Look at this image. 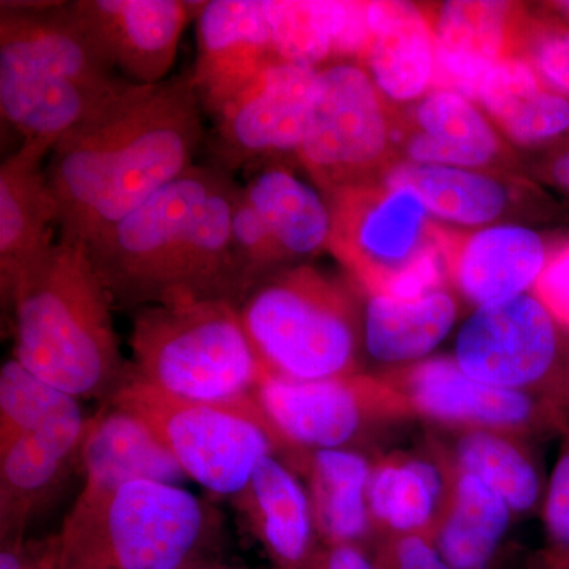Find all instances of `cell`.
I'll return each instance as SVG.
<instances>
[{
	"label": "cell",
	"mask_w": 569,
	"mask_h": 569,
	"mask_svg": "<svg viewBox=\"0 0 569 569\" xmlns=\"http://www.w3.org/2000/svg\"><path fill=\"white\" fill-rule=\"evenodd\" d=\"M200 99L189 73L132 84L48 157L59 233L89 246L194 167L203 141Z\"/></svg>",
	"instance_id": "cell-1"
},
{
	"label": "cell",
	"mask_w": 569,
	"mask_h": 569,
	"mask_svg": "<svg viewBox=\"0 0 569 569\" xmlns=\"http://www.w3.org/2000/svg\"><path fill=\"white\" fill-rule=\"evenodd\" d=\"M238 183L220 168H190L88 247L116 310L228 299L241 279L231 249Z\"/></svg>",
	"instance_id": "cell-2"
},
{
	"label": "cell",
	"mask_w": 569,
	"mask_h": 569,
	"mask_svg": "<svg viewBox=\"0 0 569 569\" xmlns=\"http://www.w3.org/2000/svg\"><path fill=\"white\" fill-rule=\"evenodd\" d=\"M6 307L13 358L51 387L104 402L129 380L132 365L119 347L114 302L80 241L59 234L18 279Z\"/></svg>",
	"instance_id": "cell-3"
},
{
	"label": "cell",
	"mask_w": 569,
	"mask_h": 569,
	"mask_svg": "<svg viewBox=\"0 0 569 569\" xmlns=\"http://www.w3.org/2000/svg\"><path fill=\"white\" fill-rule=\"evenodd\" d=\"M0 6V114L21 142L58 144L133 84L93 43L73 3Z\"/></svg>",
	"instance_id": "cell-4"
},
{
	"label": "cell",
	"mask_w": 569,
	"mask_h": 569,
	"mask_svg": "<svg viewBox=\"0 0 569 569\" xmlns=\"http://www.w3.org/2000/svg\"><path fill=\"white\" fill-rule=\"evenodd\" d=\"M219 511L182 486L132 481L81 493L56 537V569H183L220 533Z\"/></svg>",
	"instance_id": "cell-5"
},
{
	"label": "cell",
	"mask_w": 569,
	"mask_h": 569,
	"mask_svg": "<svg viewBox=\"0 0 569 569\" xmlns=\"http://www.w3.org/2000/svg\"><path fill=\"white\" fill-rule=\"evenodd\" d=\"M130 347L138 380L192 402L254 399L268 376L228 299L142 307L133 312Z\"/></svg>",
	"instance_id": "cell-6"
},
{
	"label": "cell",
	"mask_w": 569,
	"mask_h": 569,
	"mask_svg": "<svg viewBox=\"0 0 569 569\" xmlns=\"http://www.w3.org/2000/svg\"><path fill=\"white\" fill-rule=\"evenodd\" d=\"M238 307L268 376L316 381L361 372L362 325L355 299L312 266H290L264 277Z\"/></svg>",
	"instance_id": "cell-7"
},
{
	"label": "cell",
	"mask_w": 569,
	"mask_h": 569,
	"mask_svg": "<svg viewBox=\"0 0 569 569\" xmlns=\"http://www.w3.org/2000/svg\"><path fill=\"white\" fill-rule=\"evenodd\" d=\"M328 197V247L367 295L415 299L441 290L449 247L413 190L367 182Z\"/></svg>",
	"instance_id": "cell-8"
},
{
	"label": "cell",
	"mask_w": 569,
	"mask_h": 569,
	"mask_svg": "<svg viewBox=\"0 0 569 569\" xmlns=\"http://www.w3.org/2000/svg\"><path fill=\"white\" fill-rule=\"evenodd\" d=\"M108 400L140 417L187 478L216 496H238L261 460L284 458L282 440L257 399L192 402L164 395L132 372Z\"/></svg>",
	"instance_id": "cell-9"
},
{
	"label": "cell",
	"mask_w": 569,
	"mask_h": 569,
	"mask_svg": "<svg viewBox=\"0 0 569 569\" xmlns=\"http://www.w3.org/2000/svg\"><path fill=\"white\" fill-rule=\"evenodd\" d=\"M254 399L282 440L284 462L299 452L356 449L415 419L381 373L316 381L266 376Z\"/></svg>",
	"instance_id": "cell-10"
},
{
	"label": "cell",
	"mask_w": 569,
	"mask_h": 569,
	"mask_svg": "<svg viewBox=\"0 0 569 569\" xmlns=\"http://www.w3.org/2000/svg\"><path fill=\"white\" fill-rule=\"evenodd\" d=\"M455 359L479 381L569 411V331L535 295L475 310Z\"/></svg>",
	"instance_id": "cell-11"
},
{
	"label": "cell",
	"mask_w": 569,
	"mask_h": 569,
	"mask_svg": "<svg viewBox=\"0 0 569 569\" xmlns=\"http://www.w3.org/2000/svg\"><path fill=\"white\" fill-rule=\"evenodd\" d=\"M389 130L380 91L362 67L318 70L299 160L326 193L367 183L387 156Z\"/></svg>",
	"instance_id": "cell-12"
},
{
	"label": "cell",
	"mask_w": 569,
	"mask_h": 569,
	"mask_svg": "<svg viewBox=\"0 0 569 569\" xmlns=\"http://www.w3.org/2000/svg\"><path fill=\"white\" fill-rule=\"evenodd\" d=\"M403 396L415 419L460 430H497L531 438L563 436L565 408L492 387L468 376L455 358H433L381 373Z\"/></svg>",
	"instance_id": "cell-13"
},
{
	"label": "cell",
	"mask_w": 569,
	"mask_h": 569,
	"mask_svg": "<svg viewBox=\"0 0 569 569\" xmlns=\"http://www.w3.org/2000/svg\"><path fill=\"white\" fill-rule=\"evenodd\" d=\"M318 70L277 62L213 116L212 152L220 170L252 171L272 157L298 156Z\"/></svg>",
	"instance_id": "cell-14"
},
{
	"label": "cell",
	"mask_w": 569,
	"mask_h": 569,
	"mask_svg": "<svg viewBox=\"0 0 569 569\" xmlns=\"http://www.w3.org/2000/svg\"><path fill=\"white\" fill-rule=\"evenodd\" d=\"M277 62L283 61L272 39L268 0L203 2L190 71L203 111L213 118Z\"/></svg>",
	"instance_id": "cell-15"
},
{
	"label": "cell",
	"mask_w": 569,
	"mask_h": 569,
	"mask_svg": "<svg viewBox=\"0 0 569 569\" xmlns=\"http://www.w3.org/2000/svg\"><path fill=\"white\" fill-rule=\"evenodd\" d=\"M93 43L133 84L168 80L187 22L203 2L182 0H74Z\"/></svg>",
	"instance_id": "cell-16"
},
{
	"label": "cell",
	"mask_w": 569,
	"mask_h": 569,
	"mask_svg": "<svg viewBox=\"0 0 569 569\" xmlns=\"http://www.w3.org/2000/svg\"><path fill=\"white\" fill-rule=\"evenodd\" d=\"M74 400L50 421L0 447V533L22 541L24 531L80 466L88 419Z\"/></svg>",
	"instance_id": "cell-17"
},
{
	"label": "cell",
	"mask_w": 569,
	"mask_h": 569,
	"mask_svg": "<svg viewBox=\"0 0 569 569\" xmlns=\"http://www.w3.org/2000/svg\"><path fill=\"white\" fill-rule=\"evenodd\" d=\"M54 146L22 141L0 164V290L7 301L18 279L40 261L61 223L44 160Z\"/></svg>",
	"instance_id": "cell-18"
},
{
	"label": "cell",
	"mask_w": 569,
	"mask_h": 569,
	"mask_svg": "<svg viewBox=\"0 0 569 569\" xmlns=\"http://www.w3.org/2000/svg\"><path fill=\"white\" fill-rule=\"evenodd\" d=\"M449 467L429 440L422 451H395L373 459L369 515L381 539H433L449 492Z\"/></svg>",
	"instance_id": "cell-19"
},
{
	"label": "cell",
	"mask_w": 569,
	"mask_h": 569,
	"mask_svg": "<svg viewBox=\"0 0 569 569\" xmlns=\"http://www.w3.org/2000/svg\"><path fill=\"white\" fill-rule=\"evenodd\" d=\"M234 507L279 569H305L317 552V526L302 478L277 456L261 460Z\"/></svg>",
	"instance_id": "cell-20"
},
{
	"label": "cell",
	"mask_w": 569,
	"mask_h": 569,
	"mask_svg": "<svg viewBox=\"0 0 569 569\" xmlns=\"http://www.w3.org/2000/svg\"><path fill=\"white\" fill-rule=\"evenodd\" d=\"M436 41L433 84L477 100L479 86L492 67L511 58L515 7L507 2H447L432 26Z\"/></svg>",
	"instance_id": "cell-21"
},
{
	"label": "cell",
	"mask_w": 569,
	"mask_h": 569,
	"mask_svg": "<svg viewBox=\"0 0 569 569\" xmlns=\"http://www.w3.org/2000/svg\"><path fill=\"white\" fill-rule=\"evenodd\" d=\"M80 468L81 493L107 492L132 481L181 486L189 479L151 427L111 400L88 419Z\"/></svg>",
	"instance_id": "cell-22"
},
{
	"label": "cell",
	"mask_w": 569,
	"mask_h": 569,
	"mask_svg": "<svg viewBox=\"0 0 569 569\" xmlns=\"http://www.w3.org/2000/svg\"><path fill=\"white\" fill-rule=\"evenodd\" d=\"M548 261L541 236L529 228L500 224L478 231L452 249L448 276L479 309L526 295Z\"/></svg>",
	"instance_id": "cell-23"
},
{
	"label": "cell",
	"mask_w": 569,
	"mask_h": 569,
	"mask_svg": "<svg viewBox=\"0 0 569 569\" xmlns=\"http://www.w3.org/2000/svg\"><path fill=\"white\" fill-rule=\"evenodd\" d=\"M288 466L305 481L325 546L365 545L372 537L369 482L373 459L355 448L299 452Z\"/></svg>",
	"instance_id": "cell-24"
},
{
	"label": "cell",
	"mask_w": 569,
	"mask_h": 569,
	"mask_svg": "<svg viewBox=\"0 0 569 569\" xmlns=\"http://www.w3.org/2000/svg\"><path fill=\"white\" fill-rule=\"evenodd\" d=\"M370 39L362 58L378 91L406 102L429 89L436 74L432 24L407 2H369Z\"/></svg>",
	"instance_id": "cell-25"
},
{
	"label": "cell",
	"mask_w": 569,
	"mask_h": 569,
	"mask_svg": "<svg viewBox=\"0 0 569 569\" xmlns=\"http://www.w3.org/2000/svg\"><path fill=\"white\" fill-rule=\"evenodd\" d=\"M242 190L271 236L283 268L329 246L331 208L283 164L254 168Z\"/></svg>",
	"instance_id": "cell-26"
},
{
	"label": "cell",
	"mask_w": 569,
	"mask_h": 569,
	"mask_svg": "<svg viewBox=\"0 0 569 569\" xmlns=\"http://www.w3.org/2000/svg\"><path fill=\"white\" fill-rule=\"evenodd\" d=\"M456 470L466 471L496 490L515 518L533 515L545 503V482L531 438L497 430L448 432L430 438Z\"/></svg>",
	"instance_id": "cell-27"
},
{
	"label": "cell",
	"mask_w": 569,
	"mask_h": 569,
	"mask_svg": "<svg viewBox=\"0 0 569 569\" xmlns=\"http://www.w3.org/2000/svg\"><path fill=\"white\" fill-rule=\"evenodd\" d=\"M268 13L283 62L318 69L331 56H362L369 43V2L268 0Z\"/></svg>",
	"instance_id": "cell-28"
},
{
	"label": "cell",
	"mask_w": 569,
	"mask_h": 569,
	"mask_svg": "<svg viewBox=\"0 0 569 569\" xmlns=\"http://www.w3.org/2000/svg\"><path fill=\"white\" fill-rule=\"evenodd\" d=\"M448 467L451 478L447 505L433 533V545L452 569H489L515 515L485 481L449 463Z\"/></svg>",
	"instance_id": "cell-29"
},
{
	"label": "cell",
	"mask_w": 569,
	"mask_h": 569,
	"mask_svg": "<svg viewBox=\"0 0 569 569\" xmlns=\"http://www.w3.org/2000/svg\"><path fill=\"white\" fill-rule=\"evenodd\" d=\"M456 317L458 307L443 288L415 299L369 296L362 343L381 365H415L449 335Z\"/></svg>",
	"instance_id": "cell-30"
},
{
	"label": "cell",
	"mask_w": 569,
	"mask_h": 569,
	"mask_svg": "<svg viewBox=\"0 0 569 569\" xmlns=\"http://www.w3.org/2000/svg\"><path fill=\"white\" fill-rule=\"evenodd\" d=\"M477 100L520 144L563 140L569 134V99L549 89L527 59L511 56L492 67Z\"/></svg>",
	"instance_id": "cell-31"
},
{
	"label": "cell",
	"mask_w": 569,
	"mask_h": 569,
	"mask_svg": "<svg viewBox=\"0 0 569 569\" xmlns=\"http://www.w3.org/2000/svg\"><path fill=\"white\" fill-rule=\"evenodd\" d=\"M419 132L407 141L411 162L477 168L498 152V138L475 104L458 92L436 89L417 110Z\"/></svg>",
	"instance_id": "cell-32"
},
{
	"label": "cell",
	"mask_w": 569,
	"mask_h": 569,
	"mask_svg": "<svg viewBox=\"0 0 569 569\" xmlns=\"http://www.w3.org/2000/svg\"><path fill=\"white\" fill-rule=\"evenodd\" d=\"M385 183L413 190L427 211L448 222H492L507 206V192L500 182L467 168L400 163L389 171Z\"/></svg>",
	"instance_id": "cell-33"
},
{
	"label": "cell",
	"mask_w": 569,
	"mask_h": 569,
	"mask_svg": "<svg viewBox=\"0 0 569 569\" xmlns=\"http://www.w3.org/2000/svg\"><path fill=\"white\" fill-rule=\"evenodd\" d=\"M73 400L17 359H7L0 369V447L50 421Z\"/></svg>",
	"instance_id": "cell-34"
},
{
	"label": "cell",
	"mask_w": 569,
	"mask_h": 569,
	"mask_svg": "<svg viewBox=\"0 0 569 569\" xmlns=\"http://www.w3.org/2000/svg\"><path fill=\"white\" fill-rule=\"evenodd\" d=\"M526 52L542 82L569 99V26L553 14L538 18L526 32Z\"/></svg>",
	"instance_id": "cell-35"
},
{
	"label": "cell",
	"mask_w": 569,
	"mask_h": 569,
	"mask_svg": "<svg viewBox=\"0 0 569 569\" xmlns=\"http://www.w3.org/2000/svg\"><path fill=\"white\" fill-rule=\"evenodd\" d=\"M542 519L549 548H569V427L563 433L560 455L546 489Z\"/></svg>",
	"instance_id": "cell-36"
},
{
	"label": "cell",
	"mask_w": 569,
	"mask_h": 569,
	"mask_svg": "<svg viewBox=\"0 0 569 569\" xmlns=\"http://www.w3.org/2000/svg\"><path fill=\"white\" fill-rule=\"evenodd\" d=\"M372 560L376 569H452L426 537L381 539Z\"/></svg>",
	"instance_id": "cell-37"
},
{
	"label": "cell",
	"mask_w": 569,
	"mask_h": 569,
	"mask_svg": "<svg viewBox=\"0 0 569 569\" xmlns=\"http://www.w3.org/2000/svg\"><path fill=\"white\" fill-rule=\"evenodd\" d=\"M533 295L569 331V246L549 258L535 283Z\"/></svg>",
	"instance_id": "cell-38"
},
{
	"label": "cell",
	"mask_w": 569,
	"mask_h": 569,
	"mask_svg": "<svg viewBox=\"0 0 569 569\" xmlns=\"http://www.w3.org/2000/svg\"><path fill=\"white\" fill-rule=\"evenodd\" d=\"M305 569H376L361 546H321Z\"/></svg>",
	"instance_id": "cell-39"
},
{
	"label": "cell",
	"mask_w": 569,
	"mask_h": 569,
	"mask_svg": "<svg viewBox=\"0 0 569 569\" xmlns=\"http://www.w3.org/2000/svg\"><path fill=\"white\" fill-rule=\"evenodd\" d=\"M563 140V144L549 157L546 173L557 187L569 192V134Z\"/></svg>",
	"instance_id": "cell-40"
},
{
	"label": "cell",
	"mask_w": 569,
	"mask_h": 569,
	"mask_svg": "<svg viewBox=\"0 0 569 569\" xmlns=\"http://www.w3.org/2000/svg\"><path fill=\"white\" fill-rule=\"evenodd\" d=\"M32 561L26 560V550L22 541L2 542L0 553V569H29Z\"/></svg>",
	"instance_id": "cell-41"
},
{
	"label": "cell",
	"mask_w": 569,
	"mask_h": 569,
	"mask_svg": "<svg viewBox=\"0 0 569 569\" xmlns=\"http://www.w3.org/2000/svg\"><path fill=\"white\" fill-rule=\"evenodd\" d=\"M541 569H569V548H548L541 556Z\"/></svg>",
	"instance_id": "cell-42"
},
{
	"label": "cell",
	"mask_w": 569,
	"mask_h": 569,
	"mask_svg": "<svg viewBox=\"0 0 569 569\" xmlns=\"http://www.w3.org/2000/svg\"><path fill=\"white\" fill-rule=\"evenodd\" d=\"M550 11H552L553 17L559 18L560 21L569 26V0L553 2L552 7H550Z\"/></svg>",
	"instance_id": "cell-43"
},
{
	"label": "cell",
	"mask_w": 569,
	"mask_h": 569,
	"mask_svg": "<svg viewBox=\"0 0 569 569\" xmlns=\"http://www.w3.org/2000/svg\"><path fill=\"white\" fill-rule=\"evenodd\" d=\"M183 569H231V568H224V567H212V565H204V563H194L192 567H187Z\"/></svg>",
	"instance_id": "cell-44"
}]
</instances>
